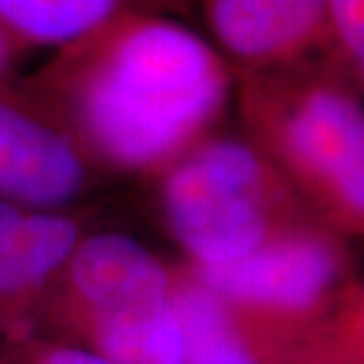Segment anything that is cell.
<instances>
[{
	"mask_svg": "<svg viewBox=\"0 0 364 364\" xmlns=\"http://www.w3.org/2000/svg\"><path fill=\"white\" fill-rule=\"evenodd\" d=\"M31 364H112L81 346H46L31 355Z\"/></svg>",
	"mask_w": 364,
	"mask_h": 364,
	"instance_id": "obj_13",
	"label": "cell"
},
{
	"mask_svg": "<svg viewBox=\"0 0 364 364\" xmlns=\"http://www.w3.org/2000/svg\"><path fill=\"white\" fill-rule=\"evenodd\" d=\"M173 308L182 364H291L338 312L310 329L274 322L228 303L187 265L173 270Z\"/></svg>",
	"mask_w": 364,
	"mask_h": 364,
	"instance_id": "obj_7",
	"label": "cell"
},
{
	"mask_svg": "<svg viewBox=\"0 0 364 364\" xmlns=\"http://www.w3.org/2000/svg\"><path fill=\"white\" fill-rule=\"evenodd\" d=\"M326 33L319 60L362 90L364 85V0H324Z\"/></svg>",
	"mask_w": 364,
	"mask_h": 364,
	"instance_id": "obj_11",
	"label": "cell"
},
{
	"mask_svg": "<svg viewBox=\"0 0 364 364\" xmlns=\"http://www.w3.org/2000/svg\"><path fill=\"white\" fill-rule=\"evenodd\" d=\"M78 239L74 218L0 201V319L48 301Z\"/></svg>",
	"mask_w": 364,
	"mask_h": 364,
	"instance_id": "obj_9",
	"label": "cell"
},
{
	"mask_svg": "<svg viewBox=\"0 0 364 364\" xmlns=\"http://www.w3.org/2000/svg\"><path fill=\"white\" fill-rule=\"evenodd\" d=\"M100 168L26 83L0 81V201L60 213L92 187Z\"/></svg>",
	"mask_w": 364,
	"mask_h": 364,
	"instance_id": "obj_6",
	"label": "cell"
},
{
	"mask_svg": "<svg viewBox=\"0 0 364 364\" xmlns=\"http://www.w3.org/2000/svg\"><path fill=\"white\" fill-rule=\"evenodd\" d=\"M235 78L213 43L178 17L128 12L55 50L26 85L100 171L156 178L218 128Z\"/></svg>",
	"mask_w": 364,
	"mask_h": 364,
	"instance_id": "obj_1",
	"label": "cell"
},
{
	"mask_svg": "<svg viewBox=\"0 0 364 364\" xmlns=\"http://www.w3.org/2000/svg\"><path fill=\"white\" fill-rule=\"evenodd\" d=\"M362 291L355 287L322 331L291 364H364Z\"/></svg>",
	"mask_w": 364,
	"mask_h": 364,
	"instance_id": "obj_12",
	"label": "cell"
},
{
	"mask_svg": "<svg viewBox=\"0 0 364 364\" xmlns=\"http://www.w3.org/2000/svg\"><path fill=\"white\" fill-rule=\"evenodd\" d=\"M33 48H28L24 41H19L17 36H12L5 26H0V81H7L19 62L26 60V55H31Z\"/></svg>",
	"mask_w": 364,
	"mask_h": 364,
	"instance_id": "obj_14",
	"label": "cell"
},
{
	"mask_svg": "<svg viewBox=\"0 0 364 364\" xmlns=\"http://www.w3.org/2000/svg\"><path fill=\"white\" fill-rule=\"evenodd\" d=\"M242 133L319 220L343 237L364 230L362 90L319 57L237 71Z\"/></svg>",
	"mask_w": 364,
	"mask_h": 364,
	"instance_id": "obj_2",
	"label": "cell"
},
{
	"mask_svg": "<svg viewBox=\"0 0 364 364\" xmlns=\"http://www.w3.org/2000/svg\"><path fill=\"white\" fill-rule=\"evenodd\" d=\"M192 0H0V26L28 48H67L128 12H189Z\"/></svg>",
	"mask_w": 364,
	"mask_h": 364,
	"instance_id": "obj_10",
	"label": "cell"
},
{
	"mask_svg": "<svg viewBox=\"0 0 364 364\" xmlns=\"http://www.w3.org/2000/svg\"><path fill=\"white\" fill-rule=\"evenodd\" d=\"M154 180L166 228L201 270L235 263L317 218L244 133L215 128Z\"/></svg>",
	"mask_w": 364,
	"mask_h": 364,
	"instance_id": "obj_3",
	"label": "cell"
},
{
	"mask_svg": "<svg viewBox=\"0 0 364 364\" xmlns=\"http://www.w3.org/2000/svg\"><path fill=\"white\" fill-rule=\"evenodd\" d=\"M187 267L237 308L303 329L324 324L355 289L346 237L319 218L279 232L230 265Z\"/></svg>",
	"mask_w": 364,
	"mask_h": 364,
	"instance_id": "obj_5",
	"label": "cell"
},
{
	"mask_svg": "<svg viewBox=\"0 0 364 364\" xmlns=\"http://www.w3.org/2000/svg\"><path fill=\"white\" fill-rule=\"evenodd\" d=\"M48 298L60 322L112 364H182L173 270L133 237L78 239Z\"/></svg>",
	"mask_w": 364,
	"mask_h": 364,
	"instance_id": "obj_4",
	"label": "cell"
},
{
	"mask_svg": "<svg viewBox=\"0 0 364 364\" xmlns=\"http://www.w3.org/2000/svg\"><path fill=\"white\" fill-rule=\"evenodd\" d=\"M201 14L235 71L291 67L324 46V0H201Z\"/></svg>",
	"mask_w": 364,
	"mask_h": 364,
	"instance_id": "obj_8",
	"label": "cell"
}]
</instances>
